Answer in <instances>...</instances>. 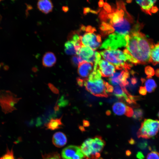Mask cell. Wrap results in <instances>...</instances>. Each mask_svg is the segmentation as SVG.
I'll list each match as a JSON object with an SVG mask.
<instances>
[{"label":"cell","instance_id":"1","mask_svg":"<svg viewBox=\"0 0 159 159\" xmlns=\"http://www.w3.org/2000/svg\"><path fill=\"white\" fill-rule=\"evenodd\" d=\"M101 23V34L106 36L112 34L125 37L134 31L137 21L127 11L122 1H117L115 7L107 12L102 10L99 15Z\"/></svg>","mask_w":159,"mask_h":159},{"label":"cell","instance_id":"2","mask_svg":"<svg viewBox=\"0 0 159 159\" xmlns=\"http://www.w3.org/2000/svg\"><path fill=\"white\" fill-rule=\"evenodd\" d=\"M125 39L126 49L139 64H146L150 63L151 50L154 44L152 39L148 38L140 32L127 35Z\"/></svg>","mask_w":159,"mask_h":159},{"label":"cell","instance_id":"3","mask_svg":"<svg viewBox=\"0 0 159 159\" xmlns=\"http://www.w3.org/2000/svg\"><path fill=\"white\" fill-rule=\"evenodd\" d=\"M100 53L103 58L115 66L116 70H129L134 64H139L126 49L123 51L119 49H106Z\"/></svg>","mask_w":159,"mask_h":159},{"label":"cell","instance_id":"4","mask_svg":"<svg viewBox=\"0 0 159 159\" xmlns=\"http://www.w3.org/2000/svg\"><path fill=\"white\" fill-rule=\"evenodd\" d=\"M83 86L92 95L101 97H107L108 93L112 92L114 89L112 85L101 78L94 79H83Z\"/></svg>","mask_w":159,"mask_h":159},{"label":"cell","instance_id":"5","mask_svg":"<svg viewBox=\"0 0 159 159\" xmlns=\"http://www.w3.org/2000/svg\"><path fill=\"white\" fill-rule=\"evenodd\" d=\"M159 131V120L145 119L142 122L137 133L138 138L149 139L155 136Z\"/></svg>","mask_w":159,"mask_h":159},{"label":"cell","instance_id":"6","mask_svg":"<svg viewBox=\"0 0 159 159\" xmlns=\"http://www.w3.org/2000/svg\"><path fill=\"white\" fill-rule=\"evenodd\" d=\"M20 99L10 91L0 90V105L5 114L15 110V105Z\"/></svg>","mask_w":159,"mask_h":159},{"label":"cell","instance_id":"7","mask_svg":"<svg viewBox=\"0 0 159 159\" xmlns=\"http://www.w3.org/2000/svg\"><path fill=\"white\" fill-rule=\"evenodd\" d=\"M83 61L91 63L97 67L101 59L100 54L89 47L82 44L77 54Z\"/></svg>","mask_w":159,"mask_h":159},{"label":"cell","instance_id":"8","mask_svg":"<svg viewBox=\"0 0 159 159\" xmlns=\"http://www.w3.org/2000/svg\"><path fill=\"white\" fill-rule=\"evenodd\" d=\"M125 37L112 34H109L103 42L100 48L108 50L116 49L118 48L126 47Z\"/></svg>","mask_w":159,"mask_h":159},{"label":"cell","instance_id":"9","mask_svg":"<svg viewBox=\"0 0 159 159\" xmlns=\"http://www.w3.org/2000/svg\"><path fill=\"white\" fill-rule=\"evenodd\" d=\"M86 32L83 35H80L82 44L94 50L100 47L102 42L101 35L94 32Z\"/></svg>","mask_w":159,"mask_h":159},{"label":"cell","instance_id":"10","mask_svg":"<svg viewBox=\"0 0 159 159\" xmlns=\"http://www.w3.org/2000/svg\"><path fill=\"white\" fill-rule=\"evenodd\" d=\"M116 70L117 71L108 79L109 83L115 86L120 85L125 87L128 86L129 84L128 79L130 75L128 70Z\"/></svg>","mask_w":159,"mask_h":159},{"label":"cell","instance_id":"11","mask_svg":"<svg viewBox=\"0 0 159 159\" xmlns=\"http://www.w3.org/2000/svg\"><path fill=\"white\" fill-rule=\"evenodd\" d=\"M113 93L119 99L129 104H135L136 101L139 99L138 96H134L130 94L125 87L120 85L115 86Z\"/></svg>","mask_w":159,"mask_h":159},{"label":"cell","instance_id":"12","mask_svg":"<svg viewBox=\"0 0 159 159\" xmlns=\"http://www.w3.org/2000/svg\"><path fill=\"white\" fill-rule=\"evenodd\" d=\"M112 110L114 113L117 115H124L127 117H131L133 114L132 108L122 102L115 103L112 105Z\"/></svg>","mask_w":159,"mask_h":159},{"label":"cell","instance_id":"13","mask_svg":"<svg viewBox=\"0 0 159 159\" xmlns=\"http://www.w3.org/2000/svg\"><path fill=\"white\" fill-rule=\"evenodd\" d=\"M98 68L101 76L104 77L111 76L115 72V67L106 60L102 59L98 62Z\"/></svg>","mask_w":159,"mask_h":159},{"label":"cell","instance_id":"14","mask_svg":"<svg viewBox=\"0 0 159 159\" xmlns=\"http://www.w3.org/2000/svg\"><path fill=\"white\" fill-rule=\"evenodd\" d=\"M105 145V142L100 136L95 137L92 138L90 147L91 151V157L93 158L94 156L102 151Z\"/></svg>","mask_w":159,"mask_h":159},{"label":"cell","instance_id":"15","mask_svg":"<svg viewBox=\"0 0 159 159\" xmlns=\"http://www.w3.org/2000/svg\"><path fill=\"white\" fill-rule=\"evenodd\" d=\"M94 64L91 63L84 61L80 63L78 66L77 73L83 78L87 79L93 70Z\"/></svg>","mask_w":159,"mask_h":159},{"label":"cell","instance_id":"16","mask_svg":"<svg viewBox=\"0 0 159 159\" xmlns=\"http://www.w3.org/2000/svg\"><path fill=\"white\" fill-rule=\"evenodd\" d=\"M81 151V148L78 147L70 145L63 150L62 153V157L63 159H73Z\"/></svg>","mask_w":159,"mask_h":159},{"label":"cell","instance_id":"17","mask_svg":"<svg viewBox=\"0 0 159 159\" xmlns=\"http://www.w3.org/2000/svg\"><path fill=\"white\" fill-rule=\"evenodd\" d=\"M56 60V57L53 53L47 52L44 54L42 58V64L45 67H51L55 64Z\"/></svg>","mask_w":159,"mask_h":159},{"label":"cell","instance_id":"18","mask_svg":"<svg viewBox=\"0 0 159 159\" xmlns=\"http://www.w3.org/2000/svg\"><path fill=\"white\" fill-rule=\"evenodd\" d=\"M37 6L39 10L45 14L51 12L53 7L52 1L50 0H39L37 3Z\"/></svg>","mask_w":159,"mask_h":159},{"label":"cell","instance_id":"19","mask_svg":"<svg viewBox=\"0 0 159 159\" xmlns=\"http://www.w3.org/2000/svg\"><path fill=\"white\" fill-rule=\"evenodd\" d=\"M53 144L56 147H61L64 146L67 142L66 136L63 133L58 132L55 133L52 138Z\"/></svg>","mask_w":159,"mask_h":159},{"label":"cell","instance_id":"20","mask_svg":"<svg viewBox=\"0 0 159 159\" xmlns=\"http://www.w3.org/2000/svg\"><path fill=\"white\" fill-rule=\"evenodd\" d=\"M136 3L141 7L142 10L147 14L151 15V10L156 0H137Z\"/></svg>","mask_w":159,"mask_h":159},{"label":"cell","instance_id":"21","mask_svg":"<svg viewBox=\"0 0 159 159\" xmlns=\"http://www.w3.org/2000/svg\"><path fill=\"white\" fill-rule=\"evenodd\" d=\"M64 51L67 54L76 55L78 54L81 46H77L71 42L68 41L64 44Z\"/></svg>","mask_w":159,"mask_h":159},{"label":"cell","instance_id":"22","mask_svg":"<svg viewBox=\"0 0 159 159\" xmlns=\"http://www.w3.org/2000/svg\"><path fill=\"white\" fill-rule=\"evenodd\" d=\"M150 62L154 65L159 64V42L154 44L151 49Z\"/></svg>","mask_w":159,"mask_h":159},{"label":"cell","instance_id":"23","mask_svg":"<svg viewBox=\"0 0 159 159\" xmlns=\"http://www.w3.org/2000/svg\"><path fill=\"white\" fill-rule=\"evenodd\" d=\"M146 78V79L141 78L142 83H144L145 87L148 92H153L157 87V84L155 81L152 78V77L147 76Z\"/></svg>","mask_w":159,"mask_h":159},{"label":"cell","instance_id":"24","mask_svg":"<svg viewBox=\"0 0 159 159\" xmlns=\"http://www.w3.org/2000/svg\"><path fill=\"white\" fill-rule=\"evenodd\" d=\"M91 139V138L87 139L83 142L81 147V149L84 155L89 158H91V157L92 153L90 147Z\"/></svg>","mask_w":159,"mask_h":159},{"label":"cell","instance_id":"25","mask_svg":"<svg viewBox=\"0 0 159 159\" xmlns=\"http://www.w3.org/2000/svg\"><path fill=\"white\" fill-rule=\"evenodd\" d=\"M45 126L47 129L54 130L60 128L62 125L61 118L51 119Z\"/></svg>","mask_w":159,"mask_h":159},{"label":"cell","instance_id":"26","mask_svg":"<svg viewBox=\"0 0 159 159\" xmlns=\"http://www.w3.org/2000/svg\"><path fill=\"white\" fill-rule=\"evenodd\" d=\"M143 110L140 108H137L134 110L133 117L136 120H141L143 117Z\"/></svg>","mask_w":159,"mask_h":159},{"label":"cell","instance_id":"27","mask_svg":"<svg viewBox=\"0 0 159 159\" xmlns=\"http://www.w3.org/2000/svg\"><path fill=\"white\" fill-rule=\"evenodd\" d=\"M0 159H15L14 155L12 149L10 150L7 148L6 153L0 157ZM18 159H21L19 158Z\"/></svg>","mask_w":159,"mask_h":159},{"label":"cell","instance_id":"28","mask_svg":"<svg viewBox=\"0 0 159 159\" xmlns=\"http://www.w3.org/2000/svg\"><path fill=\"white\" fill-rule=\"evenodd\" d=\"M146 159H159V153L156 151H152L148 154Z\"/></svg>","mask_w":159,"mask_h":159},{"label":"cell","instance_id":"29","mask_svg":"<svg viewBox=\"0 0 159 159\" xmlns=\"http://www.w3.org/2000/svg\"><path fill=\"white\" fill-rule=\"evenodd\" d=\"M145 72L148 76L152 77L155 74V71L153 68L150 66H147L145 67Z\"/></svg>","mask_w":159,"mask_h":159},{"label":"cell","instance_id":"30","mask_svg":"<svg viewBox=\"0 0 159 159\" xmlns=\"http://www.w3.org/2000/svg\"><path fill=\"white\" fill-rule=\"evenodd\" d=\"M43 159H61L58 153H53L46 156Z\"/></svg>","mask_w":159,"mask_h":159},{"label":"cell","instance_id":"31","mask_svg":"<svg viewBox=\"0 0 159 159\" xmlns=\"http://www.w3.org/2000/svg\"><path fill=\"white\" fill-rule=\"evenodd\" d=\"M71 62L72 64L75 66H78L80 63L77 56L74 55L71 58Z\"/></svg>","mask_w":159,"mask_h":159},{"label":"cell","instance_id":"32","mask_svg":"<svg viewBox=\"0 0 159 159\" xmlns=\"http://www.w3.org/2000/svg\"><path fill=\"white\" fill-rule=\"evenodd\" d=\"M139 92L140 94L144 95L146 94L147 91L145 87L140 86L139 90Z\"/></svg>","mask_w":159,"mask_h":159},{"label":"cell","instance_id":"33","mask_svg":"<svg viewBox=\"0 0 159 159\" xmlns=\"http://www.w3.org/2000/svg\"><path fill=\"white\" fill-rule=\"evenodd\" d=\"M77 84L80 87L83 86V79L81 78H77Z\"/></svg>","mask_w":159,"mask_h":159},{"label":"cell","instance_id":"34","mask_svg":"<svg viewBox=\"0 0 159 159\" xmlns=\"http://www.w3.org/2000/svg\"><path fill=\"white\" fill-rule=\"evenodd\" d=\"M158 10V9L156 6H153L151 8V12L154 13L157 12Z\"/></svg>","mask_w":159,"mask_h":159},{"label":"cell","instance_id":"35","mask_svg":"<svg viewBox=\"0 0 159 159\" xmlns=\"http://www.w3.org/2000/svg\"><path fill=\"white\" fill-rule=\"evenodd\" d=\"M137 80L135 77H132L131 79V82L132 84L135 85L137 82Z\"/></svg>","mask_w":159,"mask_h":159},{"label":"cell","instance_id":"36","mask_svg":"<svg viewBox=\"0 0 159 159\" xmlns=\"http://www.w3.org/2000/svg\"><path fill=\"white\" fill-rule=\"evenodd\" d=\"M83 125L85 127L88 126L89 125V123L88 121L84 120L83 121Z\"/></svg>","mask_w":159,"mask_h":159},{"label":"cell","instance_id":"37","mask_svg":"<svg viewBox=\"0 0 159 159\" xmlns=\"http://www.w3.org/2000/svg\"><path fill=\"white\" fill-rule=\"evenodd\" d=\"M50 87L51 89L52 90L53 92H55V93H56L57 92H58V91L57 90V89H56V88L54 87H53V86L52 85H50Z\"/></svg>","mask_w":159,"mask_h":159},{"label":"cell","instance_id":"38","mask_svg":"<svg viewBox=\"0 0 159 159\" xmlns=\"http://www.w3.org/2000/svg\"><path fill=\"white\" fill-rule=\"evenodd\" d=\"M155 74L158 77H159V69H158L155 71Z\"/></svg>","mask_w":159,"mask_h":159},{"label":"cell","instance_id":"39","mask_svg":"<svg viewBox=\"0 0 159 159\" xmlns=\"http://www.w3.org/2000/svg\"><path fill=\"white\" fill-rule=\"evenodd\" d=\"M104 2L103 1L101 0L99 2V5L100 6L102 7L104 5Z\"/></svg>","mask_w":159,"mask_h":159},{"label":"cell","instance_id":"40","mask_svg":"<svg viewBox=\"0 0 159 159\" xmlns=\"http://www.w3.org/2000/svg\"><path fill=\"white\" fill-rule=\"evenodd\" d=\"M129 143L130 144H133L135 143V141L133 139H131L129 141Z\"/></svg>","mask_w":159,"mask_h":159},{"label":"cell","instance_id":"41","mask_svg":"<svg viewBox=\"0 0 159 159\" xmlns=\"http://www.w3.org/2000/svg\"><path fill=\"white\" fill-rule=\"evenodd\" d=\"M68 7H63V10L64 11H67L68 10Z\"/></svg>","mask_w":159,"mask_h":159},{"label":"cell","instance_id":"42","mask_svg":"<svg viewBox=\"0 0 159 159\" xmlns=\"http://www.w3.org/2000/svg\"><path fill=\"white\" fill-rule=\"evenodd\" d=\"M126 154L127 155H129L131 154V152L130 151H126Z\"/></svg>","mask_w":159,"mask_h":159},{"label":"cell","instance_id":"43","mask_svg":"<svg viewBox=\"0 0 159 159\" xmlns=\"http://www.w3.org/2000/svg\"><path fill=\"white\" fill-rule=\"evenodd\" d=\"M80 129L82 130V131H84L85 129L84 128V127L82 126H81L80 127Z\"/></svg>","mask_w":159,"mask_h":159},{"label":"cell","instance_id":"44","mask_svg":"<svg viewBox=\"0 0 159 159\" xmlns=\"http://www.w3.org/2000/svg\"><path fill=\"white\" fill-rule=\"evenodd\" d=\"M1 19H2V16L0 14V23L1 21ZM1 28L0 27V29Z\"/></svg>","mask_w":159,"mask_h":159},{"label":"cell","instance_id":"45","mask_svg":"<svg viewBox=\"0 0 159 159\" xmlns=\"http://www.w3.org/2000/svg\"><path fill=\"white\" fill-rule=\"evenodd\" d=\"M131 1H131V0H129V1H127V2H128V3L131 2Z\"/></svg>","mask_w":159,"mask_h":159},{"label":"cell","instance_id":"46","mask_svg":"<svg viewBox=\"0 0 159 159\" xmlns=\"http://www.w3.org/2000/svg\"><path fill=\"white\" fill-rule=\"evenodd\" d=\"M158 116L159 119V112H158Z\"/></svg>","mask_w":159,"mask_h":159},{"label":"cell","instance_id":"47","mask_svg":"<svg viewBox=\"0 0 159 159\" xmlns=\"http://www.w3.org/2000/svg\"><path fill=\"white\" fill-rule=\"evenodd\" d=\"M1 1L0 0V2Z\"/></svg>","mask_w":159,"mask_h":159},{"label":"cell","instance_id":"48","mask_svg":"<svg viewBox=\"0 0 159 159\" xmlns=\"http://www.w3.org/2000/svg\"></svg>","mask_w":159,"mask_h":159}]
</instances>
